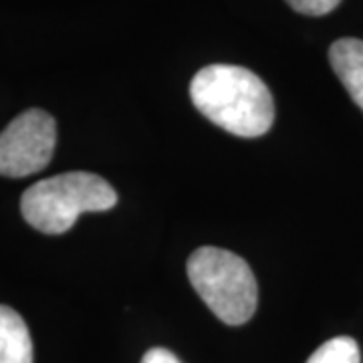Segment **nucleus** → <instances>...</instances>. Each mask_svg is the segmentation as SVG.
<instances>
[{"label": "nucleus", "instance_id": "obj_1", "mask_svg": "<svg viewBox=\"0 0 363 363\" xmlns=\"http://www.w3.org/2000/svg\"><path fill=\"white\" fill-rule=\"evenodd\" d=\"M194 107L224 131L259 138L271 130L274 101L264 81L236 65H208L190 83Z\"/></svg>", "mask_w": 363, "mask_h": 363}, {"label": "nucleus", "instance_id": "obj_2", "mask_svg": "<svg viewBox=\"0 0 363 363\" xmlns=\"http://www.w3.org/2000/svg\"><path fill=\"white\" fill-rule=\"evenodd\" d=\"M117 204V192L89 172H67L33 184L21 198L25 220L39 233L63 234L85 212H105Z\"/></svg>", "mask_w": 363, "mask_h": 363}, {"label": "nucleus", "instance_id": "obj_3", "mask_svg": "<svg viewBox=\"0 0 363 363\" xmlns=\"http://www.w3.org/2000/svg\"><path fill=\"white\" fill-rule=\"evenodd\" d=\"M188 279L222 323L245 325L257 311V279L247 260L230 250L198 248L188 260Z\"/></svg>", "mask_w": 363, "mask_h": 363}, {"label": "nucleus", "instance_id": "obj_4", "mask_svg": "<svg viewBox=\"0 0 363 363\" xmlns=\"http://www.w3.org/2000/svg\"><path fill=\"white\" fill-rule=\"evenodd\" d=\"M57 123L43 109H26L0 133V176L26 178L47 168L55 154Z\"/></svg>", "mask_w": 363, "mask_h": 363}, {"label": "nucleus", "instance_id": "obj_5", "mask_svg": "<svg viewBox=\"0 0 363 363\" xmlns=\"http://www.w3.org/2000/svg\"><path fill=\"white\" fill-rule=\"evenodd\" d=\"M329 61L351 99L363 111V40H335L329 49Z\"/></svg>", "mask_w": 363, "mask_h": 363}, {"label": "nucleus", "instance_id": "obj_6", "mask_svg": "<svg viewBox=\"0 0 363 363\" xmlns=\"http://www.w3.org/2000/svg\"><path fill=\"white\" fill-rule=\"evenodd\" d=\"M0 363H33V339L25 319L0 305Z\"/></svg>", "mask_w": 363, "mask_h": 363}, {"label": "nucleus", "instance_id": "obj_7", "mask_svg": "<svg viewBox=\"0 0 363 363\" xmlns=\"http://www.w3.org/2000/svg\"><path fill=\"white\" fill-rule=\"evenodd\" d=\"M307 363H362V351L351 337H333L325 341Z\"/></svg>", "mask_w": 363, "mask_h": 363}, {"label": "nucleus", "instance_id": "obj_8", "mask_svg": "<svg viewBox=\"0 0 363 363\" xmlns=\"http://www.w3.org/2000/svg\"><path fill=\"white\" fill-rule=\"evenodd\" d=\"M341 0H286V4L301 14L309 16H323L335 11Z\"/></svg>", "mask_w": 363, "mask_h": 363}, {"label": "nucleus", "instance_id": "obj_9", "mask_svg": "<svg viewBox=\"0 0 363 363\" xmlns=\"http://www.w3.org/2000/svg\"><path fill=\"white\" fill-rule=\"evenodd\" d=\"M142 363H182L174 353L164 347H154L143 355Z\"/></svg>", "mask_w": 363, "mask_h": 363}]
</instances>
